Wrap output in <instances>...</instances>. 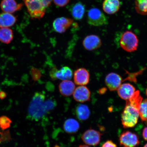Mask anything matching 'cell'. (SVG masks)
<instances>
[{"instance_id": "23", "label": "cell", "mask_w": 147, "mask_h": 147, "mask_svg": "<svg viewBox=\"0 0 147 147\" xmlns=\"http://www.w3.org/2000/svg\"><path fill=\"white\" fill-rule=\"evenodd\" d=\"M135 9L138 13L147 15V0H135Z\"/></svg>"}, {"instance_id": "15", "label": "cell", "mask_w": 147, "mask_h": 147, "mask_svg": "<svg viewBox=\"0 0 147 147\" xmlns=\"http://www.w3.org/2000/svg\"><path fill=\"white\" fill-rule=\"evenodd\" d=\"M0 6L3 12L11 14L20 10L23 4L18 3L16 0H2Z\"/></svg>"}, {"instance_id": "3", "label": "cell", "mask_w": 147, "mask_h": 147, "mask_svg": "<svg viewBox=\"0 0 147 147\" xmlns=\"http://www.w3.org/2000/svg\"><path fill=\"white\" fill-rule=\"evenodd\" d=\"M31 17L36 19L43 18L46 8L50 5L52 0H23Z\"/></svg>"}, {"instance_id": "10", "label": "cell", "mask_w": 147, "mask_h": 147, "mask_svg": "<svg viewBox=\"0 0 147 147\" xmlns=\"http://www.w3.org/2000/svg\"><path fill=\"white\" fill-rule=\"evenodd\" d=\"M73 96L77 102L81 103L87 102L90 100L91 92L86 86H79L75 88Z\"/></svg>"}, {"instance_id": "20", "label": "cell", "mask_w": 147, "mask_h": 147, "mask_svg": "<svg viewBox=\"0 0 147 147\" xmlns=\"http://www.w3.org/2000/svg\"><path fill=\"white\" fill-rule=\"evenodd\" d=\"M80 128L78 121L74 119H69L66 120L63 124V128L66 133L73 134L76 133Z\"/></svg>"}, {"instance_id": "17", "label": "cell", "mask_w": 147, "mask_h": 147, "mask_svg": "<svg viewBox=\"0 0 147 147\" xmlns=\"http://www.w3.org/2000/svg\"><path fill=\"white\" fill-rule=\"evenodd\" d=\"M75 89L74 83L70 80H64L59 86V89L61 94L65 97L73 94Z\"/></svg>"}, {"instance_id": "8", "label": "cell", "mask_w": 147, "mask_h": 147, "mask_svg": "<svg viewBox=\"0 0 147 147\" xmlns=\"http://www.w3.org/2000/svg\"><path fill=\"white\" fill-rule=\"evenodd\" d=\"M90 75L87 69L80 68L75 71L74 74L75 84L79 86H85L89 84Z\"/></svg>"}, {"instance_id": "9", "label": "cell", "mask_w": 147, "mask_h": 147, "mask_svg": "<svg viewBox=\"0 0 147 147\" xmlns=\"http://www.w3.org/2000/svg\"><path fill=\"white\" fill-rule=\"evenodd\" d=\"M51 76L53 79H59L63 81L70 80L72 78L73 72L69 67H64L60 69H54L51 71Z\"/></svg>"}, {"instance_id": "21", "label": "cell", "mask_w": 147, "mask_h": 147, "mask_svg": "<svg viewBox=\"0 0 147 147\" xmlns=\"http://www.w3.org/2000/svg\"><path fill=\"white\" fill-rule=\"evenodd\" d=\"M76 113L77 117L80 120L84 121L89 118L90 112L87 105L80 104L76 107Z\"/></svg>"}, {"instance_id": "19", "label": "cell", "mask_w": 147, "mask_h": 147, "mask_svg": "<svg viewBox=\"0 0 147 147\" xmlns=\"http://www.w3.org/2000/svg\"><path fill=\"white\" fill-rule=\"evenodd\" d=\"M85 11V6L80 2H78L72 5L70 9L71 16L77 20H82Z\"/></svg>"}, {"instance_id": "13", "label": "cell", "mask_w": 147, "mask_h": 147, "mask_svg": "<svg viewBox=\"0 0 147 147\" xmlns=\"http://www.w3.org/2000/svg\"><path fill=\"white\" fill-rule=\"evenodd\" d=\"M102 44L100 38L95 35L86 36L83 41V45L84 48L89 51L96 50L101 47Z\"/></svg>"}, {"instance_id": "11", "label": "cell", "mask_w": 147, "mask_h": 147, "mask_svg": "<svg viewBox=\"0 0 147 147\" xmlns=\"http://www.w3.org/2000/svg\"><path fill=\"white\" fill-rule=\"evenodd\" d=\"M122 82L121 77L118 74L114 73H109L107 75L105 79L106 85L111 91L118 89Z\"/></svg>"}, {"instance_id": "25", "label": "cell", "mask_w": 147, "mask_h": 147, "mask_svg": "<svg viewBox=\"0 0 147 147\" xmlns=\"http://www.w3.org/2000/svg\"><path fill=\"white\" fill-rule=\"evenodd\" d=\"M55 4L57 6L63 7L69 3V0H53Z\"/></svg>"}, {"instance_id": "22", "label": "cell", "mask_w": 147, "mask_h": 147, "mask_svg": "<svg viewBox=\"0 0 147 147\" xmlns=\"http://www.w3.org/2000/svg\"><path fill=\"white\" fill-rule=\"evenodd\" d=\"M13 38V32L11 29L8 28H0V42L9 44L11 42Z\"/></svg>"}, {"instance_id": "6", "label": "cell", "mask_w": 147, "mask_h": 147, "mask_svg": "<svg viewBox=\"0 0 147 147\" xmlns=\"http://www.w3.org/2000/svg\"><path fill=\"white\" fill-rule=\"evenodd\" d=\"M119 142L122 147H136L140 143L137 134L129 131H125L121 134Z\"/></svg>"}, {"instance_id": "1", "label": "cell", "mask_w": 147, "mask_h": 147, "mask_svg": "<svg viewBox=\"0 0 147 147\" xmlns=\"http://www.w3.org/2000/svg\"><path fill=\"white\" fill-rule=\"evenodd\" d=\"M142 98L139 92L134 93L131 98L126 100L125 106L121 116V121L125 128H133L137 123L139 110Z\"/></svg>"}, {"instance_id": "5", "label": "cell", "mask_w": 147, "mask_h": 147, "mask_svg": "<svg viewBox=\"0 0 147 147\" xmlns=\"http://www.w3.org/2000/svg\"><path fill=\"white\" fill-rule=\"evenodd\" d=\"M88 22L90 25L94 26H101L107 24V18L100 9L92 8L88 11L87 15Z\"/></svg>"}, {"instance_id": "18", "label": "cell", "mask_w": 147, "mask_h": 147, "mask_svg": "<svg viewBox=\"0 0 147 147\" xmlns=\"http://www.w3.org/2000/svg\"><path fill=\"white\" fill-rule=\"evenodd\" d=\"M16 18L11 13L3 12L0 13V28L13 26L16 22Z\"/></svg>"}, {"instance_id": "12", "label": "cell", "mask_w": 147, "mask_h": 147, "mask_svg": "<svg viewBox=\"0 0 147 147\" xmlns=\"http://www.w3.org/2000/svg\"><path fill=\"white\" fill-rule=\"evenodd\" d=\"M73 22V20L70 18L64 17L58 18L53 22V28L57 32L64 33L69 28Z\"/></svg>"}, {"instance_id": "29", "label": "cell", "mask_w": 147, "mask_h": 147, "mask_svg": "<svg viewBox=\"0 0 147 147\" xmlns=\"http://www.w3.org/2000/svg\"><path fill=\"white\" fill-rule=\"evenodd\" d=\"M78 147H90L89 146L86 145H81Z\"/></svg>"}, {"instance_id": "26", "label": "cell", "mask_w": 147, "mask_h": 147, "mask_svg": "<svg viewBox=\"0 0 147 147\" xmlns=\"http://www.w3.org/2000/svg\"><path fill=\"white\" fill-rule=\"evenodd\" d=\"M102 147H117V145L111 140L106 141L102 144Z\"/></svg>"}, {"instance_id": "14", "label": "cell", "mask_w": 147, "mask_h": 147, "mask_svg": "<svg viewBox=\"0 0 147 147\" xmlns=\"http://www.w3.org/2000/svg\"><path fill=\"white\" fill-rule=\"evenodd\" d=\"M117 90L119 97L126 100L131 98L136 92L135 87L129 83L121 84Z\"/></svg>"}, {"instance_id": "27", "label": "cell", "mask_w": 147, "mask_h": 147, "mask_svg": "<svg viewBox=\"0 0 147 147\" xmlns=\"http://www.w3.org/2000/svg\"><path fill=\"white\" fill-rule=\"evenodd\" d=\"M142 136L145 140L147 141V127L144 128L143 129Z\"/></svg>"}, {"instance_id": "30", "label": "cell", "mask_w": 147, "mask_h": 147, "mask_svg": "<svg viewBox=\"0 0 147 147\" xmlns=\"http://www.w3.org/2000/svg\"><path fill=\"white\" fill-rule=\"evenodd\" d=\"M144 147H147V143H146V144L145 145Z\"/></svg>"}, {"instance_id": "16", "label": "cell", "mask_w": 147, "mask_h": 147, "mask_svg": "<svg viewBox=\"0 0 147 147\" xmlns=\"http://www.w3.org/2000/svg\"><path fill=\"white\" fill-rule=\"evenodd\" d=\"M121 5L119 0H104L102 3V8L106 13L113 14L118 11Z\"/></svg>"}, {"instance_id": "28", "label": "cell", "mask_w": 147, "mask_h": 147, "mask_svg": "<svg viewBox=\"0 0 147 147\" xmlns=\"http://www.w3.org/2000/svg\"><path fill=\"white\" fill-rule=\"evenodd\" d=\"M6 93L3 91H1L0 92V98L1 99H3L6 97Z\"/></svg>"}, {"instance_id": "4", "label": "cell", "mask_w": 147, "mask_h": 147, "mask_svg": "<svg viewBox=\"0 0 147 147\" xmlns=\"http://www.w3.org/2000/svg\"><path fill=\"white\" fill-rule=\"evenodd\" d=\"M139 40L137 36L131 31H126L121 35L119 45L122 48L128 52L137 50Z\"/></svg>"}, {"instance_id": "24", "label": "cell", "mask_w": 147, "mask_h": 147, "mask_svg": "<svg viewBox=\"0 0 147 147\" xmlns=\"http://www.w3.org/2000/svg\"><path fill=\"white\" fill-rule=\"evenodd\" d=\"M139 116L143 122H147V99L142 101L139 110Z\"/></svg>"}, {"instance_id": "7", "label": "cell", "mask_w": 147, "mask_h": 147, "mask_svg": "<svg viewBox=\"0 0 147 147\" xmlns=\"http://www.w3.org/2000/svg\"><path fill=\"white\" fill-rule=\"evenodd\" d=\"M102 134L94 129H89L82 134L81 138L83 142L89 146H95L100 142Z\"/></svg>"}, {"instance_id": "2", "label": "cell", "mask_w": 147, "mask_h": 147, "mask_svg": "<svg viewBox=\"0 0 147 147\" xmlns=\"http://www.w3.org/2000/svg\"><path fill=\"white\" fill-rule=\"evenodd\" d=\"M55 101L46 100L45 94L41 92L35 93L28 108V113L35 120H38L50 111L56 106Z\"/></svg>"}]
</instances>
